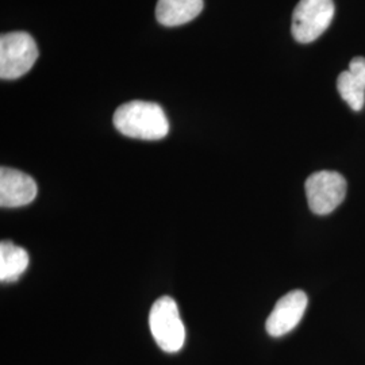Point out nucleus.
I'll return each instance as SVG.
<instances>
[{
	"label": "nucleus",
	"instance_id": "f03ea898",
	"mask_svg": "<svg viewBox=\"0 0 365 365\" xmlns=\"http://www.w3.org/2000/svg\"><path fill=\"white\" fill-rule=\"evenodd\" d=\"M38 58L34 38L25 31H11L0 37V78L14 80L26 75Z\"/></svg>",
	"mask_w": 365,
	"mask_h": 365
},
{
	"label": "nucleus",
	"instance_id": "f257e3e1",
	"mask_svg": "<svg viewBox=\"0 0 365 365\" xmlns=\"http://www.w3.org/2000/svg\"><path fill=\"white\" fill-rule=\"evenodd\" d=\"M113 122L123 135L145 141L163 140L170 131V122L161 106L144 101L119 106Z\"/></svg>",
	"mask_w": 365,
	"mask_h": 365
},
{
	"label": "nucleus",
	"instance_id": "20e7f679",
	"mask_svg": "<svg viewBox=\"0 0 365 365\" xmlns=\"http://www.w3.org/2000/svg\"><path fill=\"white\" fill-rule=\"evenodd\" d=\"M333 18V0H300L292 14V37L300 43H310L327 31Z\"/></svg>",
	"mask_w": 365,
	"mask_h": 365
},
{
	"label": "nucleus",
	"instance_id": "0eeeda50",
	"mask_svg": "<svg viewBox=\"0 0 365 365\" xmlns=\"http://www.w3.org/2000/svg\"><path fill=\"white\" fill-rule=\"evenodd\" d=\"M37 182L21 170L1 167L0 170V206L22 207L30 205L37 196Z\"/></svg>",
	"mask_w": 365,
	"mask_h": 365
},
{
	"label": "nucleus",
	"instance_id": "9d476101",
	"mask_svg": "<svg viewBox=\"0 0 365 365\" xmlns=\"http://www.w3.org/2000/svg\"><path fill=\"white\" fill-rule=\"evenodd\" d=\"M337 90L341 98L348 103L353 111H360L365 105V81L356 78L349 71L339 73Z\"/></svg>",
	"mask_w": 365,
	"mask_h": 365
},
{
	"label": "nucleus",
	"instance_id": "6e6552de",
	"mask_svg": "<svg viewBox=\"0 0 365 365\" xmlns=\"http://www.w3.org/2000/svg\"><path fill=\"white\" fill-rule=\"evenodd\" d=\"M203 10V0H158L157 21L164 26H180L195 19Z\"/></svg>",
	"mask_w": 365,
	"mask_h": 365
},
{
	"label": "nucleus",
	"instance_id": "423d86ee",
	"mask_svg": "<svg viewBox=\"0 0 365 365\" xmlns=\"http://www.w3.org/2000/svg\"><path fill=\"white\" fill-rule=\"evenodd\" d=\"M307 295L303 291H291L274 304L267 319V331L272 337H282L298 327L307 309Z\"/></svg>",
	"mask_w": 365,
	"mask_h": 365
},
{
	"label": "nucleus",
	"instance_id": "39448f33",
	"mask_svg": "<svg viewBox=\"0 0 365 365\" xmlns=\"http://www.w3.org/2000/svg\"><path fill=\"white\" fill-rule=\"evenodd\" d=\"M306 196L309 207L317 215L333 212L346 195V180L339 172H315L306 180Z\"/></svg>",
	"mask_w": 365,
	"mask_h": 365
},
{
	"label": "nucleus",
	"instance_id": "7ed1b4c3",
	"mask_svg": "<svg viewBox=\"0 0 365 365\" xmlns=\"http://www.w3.org/2000/svg\"><path fill=\"white\" fill-rule=\"evenodd\" d=\"M149 327L157 345L164 352H179L185 341V327L176 302L170 297L157 299L149 314Z\"/></svg>",
	"mask_w": 365,
	"mask_h": 365
},
{
	"label": "nucleus",
	"instance_id": "1a4fd4ad",
	"mask_svg": "<svg viewBox=\"0 0 365 365\" xmlns=\"http://www.w3.org/2000/svg\"><path fill=\"white\" fill-rule=\"evenodd\" d=\"M29 267V253L11 241L0 244V280L3 283L16 282Z\"/></svg>",
	"mask_w": 365,
	"mask_h": 365
}]
</instances>
